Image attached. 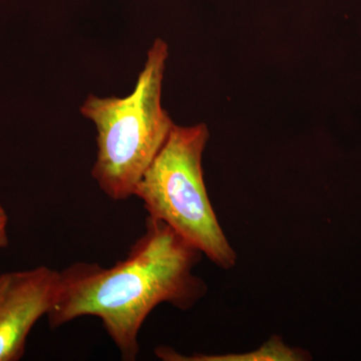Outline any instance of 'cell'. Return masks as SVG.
<instances>
[{
  "mask_svg": "<svg viewBox=\"0 0 361 361\" xmlns=\"http://www.w3.org/2000/svg\"><path fill=\"white\" fill-rule=\"evenodd\" d=\"M202 255L172 228L148 216L145 232L123 260L109 268L78 261L59 271L58 296L47 315L49 326L94 316L122 360L135 361L140 330L157 306L189 310L205 296V282L193 273Z\"/></svg>",
  "mask_w": 361,
  "mask_h": 361,
  "instance_id": "cell-1",
  "label": "cell"
},
{
  "mask_svg": "<svg viewBox=\"0 0 361 361\" xmlns=\"http://www.w3.org/2000/svg\"><path fill=\"white\" fill-rule=\"evenodd\" d=\"M167 42L157 39L133 92L125 97L90 94L80 111L97 129L92 176L109 198L134 196L142 176L167 141L174 122L161 106Z\"/></svg>",
  "mask_w": 361,
  "mask_h": 361,
  "instance_id": "cell-2",
  "label": "cell"
},
{
  "mask_svg": "<svg viewBox=\"0 0 361 361\" xmlns=\"http://www.w3.org/2000/svg\"><path fill=\"white\" fill-rule=\"evenodd\" d=\"M208 127L174 125L167 141L142 176L134 196L149 217L160 220L206 255L214 264L232 269L237 254L219 224L204 182L202 158Z\"/></svg>",
  "mask_w": 361,
  "mask_h": 361,
  "instance_id": "cell-3",
  "label": "cell"
},
{
  "mask_svg": "<svg viewBox=\"0 0 361 361\" xmlns=\"http://www.w3.org/2000/svg\"><path fill=\"white\" fill-rule=\"evenodd\" d=\"M59 271L47 266L0 274V361H18L35 323L58 296Z\"/></svg>",
  "mask_w": 361,
  "mask_h": 361,
  "instance_id": "cell-4",
  "label": "cell"
},
{
  "mask_svg": "<svg viewBox=\"0 0 361 361\" xmlns=\"http://www.w3.org/2000/svg\"><path fill=\"white\" fill-rule=\"evenodd\" d=\"M159 358L167 361H304L310 360V355L300 348L287 346L279 336H272L261 348L250 353H228L223 355H205L197 353L192 356L180 355L174 349H156Z\"/></svg>",
  "mask_w": 361,
  "mask_h": 361,
  "instance_id": "cell-5",
  "label": "cell"
},
{
  "mask_svg": "<svg viewBox=\"0 0 361 361\" xmlns=\"http://www.w3.org/2000/svg\"><path fill=\"white\" fill-rule=\"evenodd\" d=\"M8 215L0 201V250L8 246Z\"/></svg>",
  "mask_w": 361,
  "mask_h": 361,
  "instance_id": "cell-6",
  "label": "cell"
}]
</instances>
